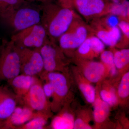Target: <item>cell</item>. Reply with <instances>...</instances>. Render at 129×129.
Wrapping results in <instances>:
<instances>
[{
	"label": "cell",
	"instance_id": "obj_1",
	"mask_svg": "<svg viewBox=\"0 0 129 129\" xmlns=\"http://www.w3.org/2000/svg\"><path fill=\"white\" fill-rule=\"evenodd\" d=\"M41 9V24L51 41L55 42L66 32L77 17L72 8L48 2Z\"/></svg>",
	"mask_w": 129,
	"mask_h": 129
},
{
	"label": "cell",
	"instance_id": "obj_2",
	"mask_svg": "<svg viewBox=\"0 0 129 129\" xmlns=\"http://www.w3.org/2000/svg\"><path fill=\"white\" fill-rule=\"evenodd\" d=\"M41 9L27 5L0 12L2 22L13 34L30 26L41 23Z\"/></svg>",
	"mask_w": 129,
	"mask_h": 129
},
{
	"label": "cell",
	"instance_id": "obj_3",
	"mask_svg": "<svg viewBox=\"0 0 129 129\" xmlns=\"http://www.w3.org/2000/svg\"><path fill=\"white\" fill-rule=\"evenodd\" d=\"M0 51V83L21 74V62L18 47L12 41L3 43Z\"/></svg>",
	"mask_w": 129,
	"mask_h": 129
},
{
	"label": "cell",
	"instance_id": "obj_4",
	"mask_svg": "<svg viewBox=\"0 0 129 129\" xmlns=\"http://www.w3.org/2000/svg\"><path fill=\"white\" fill-rule=\"evenodd\" d=\"M92 34L90 26L76 17L68 30L58 39L59 47L63 53H68L78 49L87 37Z\"/></svg>",
	"mask_w": 129,
	"mask_h": 129
},
{
	"label": "cell",
	"instance_id": "obj_5",
	"mask_svg": "<svg viewBox=\"0 0 129 129\" xmlns=\"http://www.w3.org/2000/svg\"><path fill=\"white\" fill-rule=\"evenodd\" d=\"M11 40L16 46L40 50L50 40L41 24H37L12 35Z\"/></svg>",
	"mask_w": 129,
	"mask_h": 129
},
{
	"label": "cell",
	"instance_id": "obj_6",
	"mask_svg": "<svg viewBox=\"0 0 129 129\" xmlns=\"http://www.w3.org/2000/svg\"><path fill=\"white\" fill-rule=\"evenodd\" d=\"M20 102L32 111L51 116L50 105L44 93L41 80L32 86Z\"/></svg>",
	"mask_w": 129,
	"mask_h": 129
},
{
	"label": "cell",
	"instance_id": "obj_7",
	"mask_svg": "<svg viewBox=\"0 0 129 129\" xmlns=\"http://www.w3.org/2000/svg\"><path fill=\"white\" fill-rule=\"evenodd\" d=\"M41 80H47L53 85L54 93L51 108L56 111L62 105L69 91L68 81L63 74L56 72H42L39 76Z\"/></svg>",
	"mask_w": 129,
	"mask_h": 129
},
{
	"label": "cell",
	"instance_id": "obj_8",
	"mask_svg": "<svg viewBox=\"0 0 129 129\" xmlns=\"http://www.w3.org/2000/svg\"><path fill=\"white\" fill-rule=\"evenodd\" d=\"M18 47L20 55L21 74L39 77L44 71V68L40 50Z\"/></svg>",
	"mask_w": 129,
	"mask_h": 129
},
{
	"label": "cell",
	"instance_id": "obj_9",
	"mask_svg": "<svg viewBox=\"0 0 129 129\" xmlns=\"http://www.w3.org/2000/svg\"><path fill=\"white\" fill-rule=\"evenodd\" d=\"M40 51L44 62L43 72L63 70L65 64L64 53L55 42L49 40L40 49Z\"/></svg>",
	"mask_w": 129,
	"mask_h": 129
},
{
	"label": "cell",
	"instance_id": "obj_10",
	"mask_svg": "<svg viewBox=\"0 0 129 129\" xmlns=\"http://www.w3.org/2000/svg\"><path fill=\"white\" fill-rule=\"evenodd\" d=\"M90 26L94 34L106 45L114 47L121 41L122 34L119 28L109 25L104 18L94 19Z\"/></svg>",
	"mask_w": 129,
	"mask_h": 129
},
{
	"label": "cell",
	"instance_id": "obj_11",
	"mask_svg": "<svg viewBox=\"0 0 129 129\" xmlns=\"http://www.w3.org/2000/svg\"><path fill=\"white\" fill-rule=\"evenodd\" d=\"M73 6L87 19L96 18L110 13L111 3L105 0H72Z\"/></svg>",
	"mask_w": 129,
	"mask_h": 129
},
{
	"label": "cell",
	"instance_id": "obj_12",
	"mask_svg": "<svg viewBox=\"0 0 129 129\" xmlns=\"http://www.w3.org/2000/svg\"><path fill=\"white\" fill-rule=\"evenodd\" d=\"M43 115L48 116L32 111L23 104L17 105L11 115L5 120L4 129H16L32 119Z\"/></svg>",
	"mask_w": 129,
	"mask_h": 129
},
{
	"label": "cell",
	"instance_id": "obj_13",
	"mask_svg": "<svg viewBox=\"0 0 129 129\" xmlns=\"http://www.w3.org/2000/svg\"><path fill=\"white\" fill-rule=\"evenodd\" d=\"M19 101L20 100L9 85H0V119H7Z\"/></svg>",
	"mask_w": 129,
	"mask_h": 129
},
{
	"label": "cell",
	"instance_id": "obj_14",
	"mask_svg": "<svg viewBox=\"0 0 129 129\" xmlns=\"http://www.w3.org/2000/svg\"><path fill=\"white\" fill-rule=\"evenodd\" d=\"M40 80L38 76L21 74L7 82L9 87L20 100L32 86Z\"/></svg>",
	"mask_w": 129,
	"mask_h": 129
},
{
	"label": "cell",
	"instance_id": "obj_15",
	"mask_svg": "<svg viewBox=\"0 0 129 129\" xmlns=\"http://www.w3.org/2000/svg\"><path fill=\"white\" fill-rule=\"evenodd\" d=\"M105 44L96 36H89L78 48V53L81 57L91 58L97 56L104 50Z\"/></svg>",
	"mask_w": 129,
	"mask_h": 129
},
{
	"label": "cell",
	"instance_id": "obj_16",
	"mask_svg": "<svg viewBox=\"0 0 129 129\" xmlns=\"http://www.w3.org/2000/svg\"><path fill=\"white\" fill-rule=\"evenodd\" d=\"M105 70V65L102 62H90L86 64L84 75L89 81L96 83L101 79Z\"/></svg>",
	"mask_w": 129,
	"mask_h": 129
},
{
	"label": "cell",
	"instance_id": "obj_17",
	"mask_svg": "<svg viewBox=\"0 0 129 129\" xmlns=\"http://www.w3.org/2000/svg\"><path fill=\"white\" fill-rule=\"evenodd\" d=\"M74 122L72 114L62 112L54 118L51 123V127L54 129H73Z\"/></svg>",
	"mask_w": 129,
	"mask_h": 129
},
{
	"label": "cell",
	"instance_id": "obj_18",
	"mask_svg": "<svg viewBox=\"0 0 129 129\" xmlns=\"http://www.w3.org/2000/svg\"><path fill=\"white\" fill-rule=\"evenodd\" d=\"M94 103V119L97 123H102L108 116L109 112V105L99 98L95 100Z\"/></svg>",
	"mask_w": 129,
	"mask_h": 129
},
{
	"label": "cell",
	"instance_id": "obj_19",
	"mask_svg": "<svg viewBox=\"0 0 129 129\" xmlns=\"http://www.w3.org/2000/svg\"><path fill=\"white\" fill-rule=\"evenodd\" d=\"M50 117L47 115H41L34 118L16 129H44L46 128L47 120Z\"/></svg>",
	"mask_w": 129,
	"mask_h": 129
},
{
	"label": "cell",
	"instance_id": "obj_20",
	"mask_svg": "<svg viewBox=\"0 0 129 129\" xmlns=\"http://www.w3.org/2000/svg\"><path fill=\"white\" fill-rule=\"evenodd\" d=\"M114 64L116 68L121 69L128 64L129 50L123 49L115 52L114 54Z\"/></svg>",
	"mask_w": 129,
	"mask_h": 129
},
{
	"label": "cell",
	"instance_id": "obj_21",
	"mask_svg": "<svg viewBox=\"0 0 129 129\" xmlns=\"http://www.w3.org/2000/svg\"><path fill=\"white\" fill-rule=\"evenodd\" d=\"M79 88L87 102L91 103L94 102L95 91L92 86L87 83H82L79 85Z\"/></svg>",
	"mask_w": 129,
	"mask_h": 129
},
{
	"label": "cell",
	"instance_id": "obj_22",
	"mask_svg": "<svg viewBox=\"0 0 129 129\" xmlns=\"http://www.w3.org/2000/svg\"><path fill=\"white\" fill-rule=\"evenodd\" d=\"M25 3V0H0V12L18 8Z\"/></svg>",
	"mask_w": 129,
	"mask_h": 129
},
{
	"label": "cell",
	"instance_id": "obj_23",
	"mask_svg": "<svg viewBox=\"0 0 129 129\" xmlns=\"http://www.w3.org/2000/svg\"><path fill=\"white\" fill-rule=\"evenodd\" d=\"M118 94L122 98H126L129 94V73L124 75L118 88Z\"/></svg>",
	"mask_w": 129,
	"mask_h": 129
},
{
	"label": "cell",
	"instance_id": "obj_24",
	"mask_svg": "<svg viewBox=\"0 0 129 129\" xmlns=\"http://www.w3.org/2000/svg\"><path fill=\"white\" fill-rule=\"evenodd\" d=\"M100 95L103 101L109 105L113 106L117 102V99L114 91L112 89L110 90H103L100 92Z\"/></svg>",
	"mask_w": 129,
	"mask_h": 129
},
{
	"label": "cell",
	"instance_id": "obj_25",
	"mask_svg": "<svg viewBox=\"0 0 129 129\" xmlns=\"http://www.w3.org/2000/svg\"><path fill=\"white\" fill-rule=\"evenodd\" d=\"M101 59L103 63L109 69L115 67L114 59V53L110 51H103L101 53Z\"/></svg>",
	"mask_w": 129,
	"mask_h": 129
},
{
	"label": "cell",
	"instance_id": "obj_26",
	"mask_svg": "<svg viewBox=\"0 0 129 129\" xmlns=\"http://www.w3.org/2000/svg\"><path fill=\"white\" fill-rule=\"evenodd\" d=\"M118 27L121 30L122 34L123 35L124 40L128 42L129 37V24L127 20L122 19L119 21L118 24Z\"/></svg>",
	"mask_w": 129,
	"mask_h": 129
},
{
	"label": "cell",
	"instance_id": "obj_27",
	"mask_svg": "<svg viewBox=\"0 0 129 129\" xmlns=\"http://www.w3.org/2000/svg\"><path fill=\"white\" fill-rule=\"evenodd\" d=\"M42 81L45 82L44 84L42 83V87L47 100L51 97L53 98L54 93V88L53 85L48 81Z\"/></svg>",
	"mask_w": 129,
	"mask_h": 129
},
{
	"label": "cell",
	"instance_id": "obj_28",
	"mask_svg": "<svg viewBox=\"0 0 129 129\" xmlns=\"http://www.w3.org/2000/svg\"><path fill=\"white\" fill-rule=\"evenodd\" d=\"M74 129H90L91 127L80 119H78L74 122Z\"/></svg>",
	"mask_w": 129,
	"mask_h": 129
},
{
	"label": "cell",
	"instance_id": "obj_29",
	"mask_svg": "<svg viewBox=\"0 0 129 129\" xmlns=\"http://www.w3.org/2000/svg\"><path fill=\"white\" fill-rule=\"evenodd\" d=\"M104 18L107 23L112 27L117 26L119 22V18L116 17V16L114 14L110 15V16Z\"/></svg>",
	"mask_w": 129,
	"mask_h": 129
},
{
	"label": "cell",
	"instance_id": "obj_30",
	"mask_svg": "<svg viewBox=\"0 0 129 129\" xmlns=\"http://www.w3.org/2000/svg\"><path fill=\"white\" fill-rule=\"evenodd\" d=\"M60 5L64 7L72 8L73 7L72 0H58Z\"/></svg>",
	"mask_w": 129,
	"mask_h": 129
},
{
	"label": "cell",
	"instance_id": "obj_31",
	"mask_svg": "<svg viewBox=\"0 0 129 129\" xmlns=\"http://www.w3.org/2000/svg\"><path fill=\"white\" fill-rule=\"evenodd\" d=\"M117 68L116 67H114L113 68H111L109 70H110V73L112 75H115L117 73Z\"/></svg>",
	"mask_w": 129,
	"mask_h": 129
},
{
	"label": "cell",
	"instance_id": "obj_32",
	"mask_svg": "<svg viewBox=\"0 0 129 129\" xmlns=\"http://www.w3.org/2000/svg\"><path fill=\"white\" fill-rule=\"evenodd\" d=\"M5 125V120H2L0 119V129H4Z\"/></svg>",
	"mask_w": 129,
	"mask_h": 129
},
{
	"label": "cell",
	"instance_id": "obj_33",
	"mask_svg": "<svg viewBox=\"0 0 129 129\" xmlns=\"http://www.w3.org/2000/svg\"><path fill=\"white\" fill-rule=\"evenodd\" d=\"M28 1H29L30 2H41L43 3H45L50 1H49V0H28Z\"/></svg>",
	"mask_w": 129,
	"mask_h": 129
},
{
	"label": "cell",
	"instance_id": "obj_34",
	"mask_svg": "<svg viewBox=\"0 0 129 129\" xmlns=\"http://www.w3.org/2000/svg\"><path fill=\"white\" fill-rule=\"evenodd\" d=\"M112 3H120V2H122L125 0H110Z\"/></svg>",
	"mask_w": 129,
	"mask_h": 129
}]
</instances>
